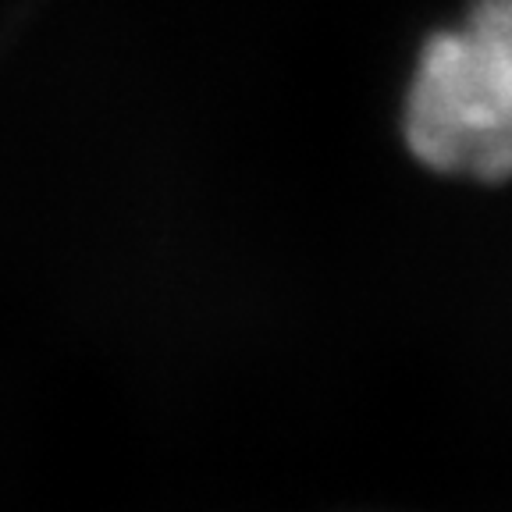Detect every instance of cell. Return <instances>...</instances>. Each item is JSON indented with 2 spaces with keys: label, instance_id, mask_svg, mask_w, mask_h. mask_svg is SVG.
Listing matches in <instances>:
<instances>
[{
  "label": "cell",
  "instance_id": "6da1fadb",
  "mask_svg": "<svg viewBox=\"0 0 512 512\" xmlns=\"http://www.w3.org/2000/svg\"><path fill=\"white\" fill-rule=\"evenodd\" d=\"M406 139L434 171L512 178V0H480L463 29L427 43Z\"/></svg>",
  "mask_w": 512,
  "mask_h": 512
}]
</instances>
